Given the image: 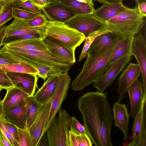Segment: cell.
Returning a JSON list of instances; mask_svg holds the SVG:
<instances>
[{"label": "cell", "instance_id": "cell-1", "mask_svg": "<svg viewBox=\"0 0 146 146\" xmlns=\"http://www.w3.org/2000/svg\"><path fill=\"white\" fill-rule=\"evenodd\" d=\"M78 108L92 144L112 146L111 133L113 118L106 94L98 91L88 92L79 98Z\"/></svg>", "mask_w": 146, "mask_h": 146}, {"label": "cell", "instance_id": "cell-2", "mask_svg": "<svg viewBox=\"0 0 146 146\" xmlns=\"http://www.w3.org/2000/svg\"><path fill=\"white\" fill-rule=\"evenodd\" d=\"M0 50L8 57L19 62L30 64L35 63L51 67L59 74L68 71L73 65L53 55L49 50H28L5 45Z\"/></svg>", "mask_w": 146, "mask_h": 146}, {"label": "cell", "instance_id": "cell-3", "mask_svg": "<svg viewBox=\"0 0 146 146\" xmlns=\"http://www.w3.org/2000/svg\"><path fill=\"white\" fill-rule=\"evenodd\" d=\"M116 44L99 53L87 55L82 71L71 84L73 90H83L96 82L109 69L108 63Z\"/></svg>", "mask_w": 146, "mask_h": 146}, {"label": "cell", "instance_id": "cell-4", "mask_svg": "<svg viewBox=\"0 0 146 146\" xmlns=\"http://www.w3.org/2000/svg\"><path fill=\"white\" fill-rule=\"evenodd\" d=\"M145 17L140 14L137 7H127L106 23L109 31L122 37H134L143 27Z\"/></svg>", "mask_w": 146, "mask_h": 146}, {"label": "cell", "instance_id": "cell-5", "mask_svg": "<svg viewBox=\"0 0 146 146\" xmlns=\"http://www.w3.org/2000/svg\"><path fill=\"white\" fill-rule=\"evenodd\" d=\"M46 36L54 38L75 52L84 40L82 33L67 26L65 23L48 21L45 25Z\"/></svg>", "mask_w": 146, "mask_h": 146}, {"label": "cell", "instance_id": "cell-6", "mask_svg": "<svg viewBox=\"0 0 146 146\" xmlns=\"http://www.w3.org/2000/svg\"><path fill=\"white\" fill-rule=\"evenodd\" d=\"M58 116L47 129L49 146H69L68 136L71 117L65 110L60 109Z\"/></svg>", "mask_w": 146, "mask_h": 146}, {"label": "cell", "instance_id": "cell-7", "mask_svg": "<svg viewBox=\"0 0 146 146\" xmlns=\"http://www.w3.org/2000/svg\"><path fill=\"white\" fill-rule=\"evenodd\" d=\"M65 23L83 34L85 38L95 33L108 31L106 22L99 20L93 14L76 15Z\"/></svg>", "mask_w": 146, "mask_h": 146}, {"label": "cell", "instance_id": "cell-8", "mask_svg": "<svg viewBox=\"0 0 146 146\" xmlns=\"http://www.w3.org/2000/svg\"><path fill=\"white\" fill-rule=\"evenodd\" d=\"M71 78L68 71L58 74V83L51 97V105L50 114L45 127L46 132L50 124L58 112L63 101L66 99Z\"/></svg>", "mask_w": 146, "mask_h": 146}, {"label": "cell", "instance_id": "cell-9", "mask_svg": "<svg viewBox=\"0 0 146 146\" xmlns=\"http://www.w3.org/2000/svg\"><path fill=\"white\" fill-rule=\"evenodd\" d=\"M131 55H125L115 62L109 69L97 80L94 82V86L98 91L103 92L112 83L125 67L129 62Z\"/></svg>", "mask_w": 146, "mask_h": 146}, {"label": "cell", "instance_id": "cell-10", "mask_svg": "<svg viewBox=\"0 0 146 146\" xmlns=\"http://www.w3.org/2000/svg\"><path fill=\"white\" fill-rule=\"evenodd\" d=\"M131 54L135 57L141 71L143 94H146V41L140 32L133 38Z\"/></svg>", "mask_w": 146, "mask_h": 146}, {"label": "cell", "instance_id": "cell-11", "mask_svg": "<svg viewBox=\"0 0 146 146\" xmlns=\"http://www.w3.org/2000/svg\"><path fill=\"white\" fill-rule=\"evenodd\" d=\"M29 98L4 111L1 118L17 128L22 129H28L27 111Z\"/></svg>", "mask_w": 146, "mask_h": 146}, {"label": "cell", "instance_id": "cell-12", "mask_svg": "<svg viewBox=\"0 0 146 146\" xmlns=\"http://www.w3.org/2000/svg\"><path fill=\"white\" fill-rule=\"evenodd\" d=\"M51 98L42 106L35 120L29 130L31 135L33 146L37 145L42 135L46 133L45 127L51 110Z\"/></svg>", "mask_w": 146, "mask_h": 146}, {"label": "cell", "instance_id": "cell-13", "mask_svg": "<svg viewBox=\"0 0 146 146\" xmlns=\"http://www.w3.org/2000/svg\"><path fill=\"white\" fill-rule=\"evenodd\" d=\"M6 73L15 87L27 93L30 96L34 95L38 78L37 76L17 72Z\"/></svg>", "mask_w": 146, "mask_h": 146}, {"label": "cell", "instance_id": "cell-14", "mask_svg": "<svg viewBox=\"0 0 146 146\" xmlns=\"http://www.w3.org/2000/svg\"><path fill=\"white\" fill-rule=\"evenodd\" d=\"M41 9L50 21L65 23L77 15L68 7L59 2L50 3Z\"/></svg>", "mask_w": 146, "mask_h": 146}, {"label": "cell", "instance_id": "cell-15", "mask_svg": "<svg viewBox=\"0 0 146 146\" xmlns=\"http://www.w3.org/2000/svg\"><path fill=\"white\" fill-rule=\"evenodd\" d=\"M141 74L138 64L130 63L120 76L118 79V89L117 92L119 94L117 102L119 103L125 96L128 87Z\"/></svg>", "mask_w": 146, "mask_h": 146}, {"label": "cell", "instance_id": "cell-16", "mask_svg": "<svg viewBox=\"0 0 146 146\" xmlns=\"http://www.w3.org/2000/svg\"><path fill=\"white\" fill-rule=\"evenodd\" d=\"M122 37L110 31L98 36L91 44L88 55L96 54L106 50L116 44Z\"/></svg>", "mask_w": 146, "mask_h": 146}, {"label": "cell", "instance_id": "cell-17", "mask_svg": "<svg viewBox=\"0 0 146 146\" xmlns=\"http://www.w3.org/2000/svg\"><path fill=\"white\" fill-rule=\"evenodd\" d=\"M42 40L47 46L48 49L53 55L73 64L75 63V52L52 38L45 36Z\"/></svg>", "mask_w": 146, "mask_h": 146}, {"label": "cell", "instance_id": "cell-18", "mask_svg": "<svg viewBox=\"0 0 146 146\" xmlns=\"http://www.w3.org/2000/svg\"><path fill=\"white\" fill-rule=\"evenodd\" d=\"M127 92L129 94L130 102V116L134 118L143 103V91L142 83L138 79L136 80L128 87Z\"/></svg>", "mask_w": 146, "mask_h": 146}, {"label": "cell", "instance_id": "cell-19", "mask_svg": "<svg viewBox=\"0 0 146 146\" xmlns=\"http://www.w3.org/2000/svg\"><path fill=\"white\" fill-rule=\"evenodd\" d=\"M114 126L118 127L123 132L124 140L128 137V125L129 116L126 105L117 102H115L113 108Z\"/></svg>", "mask_w": 146, "mask_h": 146}, {"label": "cell", "instance_id": "cell-20", "mask_svg": "<svg viewBox=\"0 0 146 146\" xmlns=\"http://www.w3.org/2000/svg\"><path fill=\"white\" fill-rule=\"evenodd\" d=\"M27 21L18 18H14L11 23L7 25L5 37L45 32V26L40 27H31L28 25Z\"/></svg>", "mask_w": 146, "mask_h": 146}, {"label": "cell", "instance_id": "cell-21", "mask_svg": "<svg viewBox=\"0 0 146 146\" xmlns=\"http://www.w3.org/2000/svg\"><path fill=\"white\" fill-rule=\"evenodd\" d=\"M58 74L52 75L48 77L42 86L33 96L37 102L42 105L50 98L57 86Z\"/></svg>", "mask_w": 146, "mask_h": 146}, {"label": "cell", "instance_id": "cell-22", "mask_svg": "<svg viewBox=\"0 0 146 146\" xmlns=\"http://www.w3.org/2000/svg\"><path fill=\"white\" fill-rule=\"evenodd\" d=\"M127 8L123 4L122 2L104 4L98 9H94L93 15L99 20L106 22Z\"/></svg>", "mask_w": 146, "mask_h": 146}, {"label": "cell", "instance_id": "cell-23", "mask_svg": "<svg viewBox=\"0 0 146 146\" xmlns=\"http://www.w3.org/2000/svg\"><path fill=\"white\" fill-rule=\"evenodd\" d=\"M133 38L131 36L123 37L118 41L108 61V65L110 68L115 62L122 56L127 54L131 55Z\"/></svg>", "mask_w": 146, "mask_h": 146}, {"label": "cell", "instance_id": "cell-24", "mask_svg": "<svg viewBox=\"0 0 146 146\" xmlns=\"http://www.w3.org/2000/svg\"><path fill=\"white\" fill-rule=\"evenodd\" d=\"M6 90V94L2 101L3 112L30 97L27 93L15 86Z\"/></svg>", "mask_w": 146, "mask_h": 146}, {"label": "cell", "instance_id": "cell-25", "mask_svg": "<svg viewBox=\"0 0 146 146\" xmlns=\"http://www.w3.org/2000/svg\"><path fill=\"white\" fill-rule=\"evenodd\" d=\"M146 101V94H143V103L135 115L132 128V140L128 146H140V138L142 127L143 107Z\"/></svg>", "mask_w": 146, "mask_h": 146}, {"label": "cell", "instance_id": "cell-26", "mask_svg": "<svg viewBox=\"0 0 146 146\" xmlns=\"http://www.w3.org/2000/svg\"><path fill=\"white\" fill-rule=\"evenodd\" d=\"M8 46L40 51L48 50L42 39H29L10 43L6 44Z\"/></svg>", "mask_w": 146, "mask_h": 146}, {"label": "cell", "instance_id": "cell-27", "mask_svg": "<svg viewBox=\"0 0 146 146\" xmlns=\"http://www.w3.org/2000/svg\"><path fill=\"white\" fill-rule=\"evenodd\" d=\"M0 68L6 72H17L29 74L38 77V71L34 67L26 63L20 62L7 65H0Z\"/></svg>", "mask_w": 146, "mask_h": 146}, {"label": "cell", "instance_id": "cell-28", "mask_svg": "<svg viewBox=\"0 0 146 146\" xmlns=\"http://www.w3.org/2000/svg\"><path fill=\"white\" fill-rule=\"evenodd\" d=\"M60 3L72 10L77 15L93 14L94 7L84 3L76 0H60Z\"/></svg>", "mask_w": 146, "mask_h": 146}, {"label": "cell", "instance_id": "cell-29", "mask_svg": "<svg viewBox=\"0 0 146 146\" xmlns=\"http://www.w3.org/2000/svg\"><path fill=\"white\" fill-rule=\"evenodd\" d=\"M42 106L37 102L33 96L29 97L27 111V126L29 130L37 117Z\"/></svg>", "mask_w": 146, "mask_h": 146}, {"label": "cell", "instance_id": "cell-30", "mask_svg": "<svg viewBox=\"0 0 146 146\" xmlns=\"http://www.w3.org/2000/svg\"><path fill=\"white\" fill-rule=\"evenodd\" d=\"M68 139L69 146H92V143L87 134L69 130Z\"/></svg>", "mask_w": 146, "mask_h": 146}, {"label": "cell", "instance_id": "cell-31", "mask_svg": "<svg viewBox=\"0 0 146 146\" xmlns=\"http://www.w3.org/2000/svg\"><path fill=\"white\" fill-rule=\"evenodd\" d=\"M45 36L44 32L5 37L2 44L5 45L13 42L29 39H42Z\"/></svg>", "mask_w": 146, "mask_h": 146}, {"label": "cell", "instance_id": "cell-32", "mask_svg": "<svg viewBox=\"0 0 146 146\" xmlns=\"http://www.w3.org/2000/svg\"><path fill=\"white\" fill-rule=\"evenodd\" d=\"M13 14L14 18H18L27 21L38 15L23 8L13 7Z\"/></svg>", "mask_w": 146, "mask_h": 146}, {"label": "cell", "instance_id": "cell-33", "mask_svg": "<svg viewBox=\"0 0 146 146\" xmlns=\"http://www.w3.org/2000/svg\"><path fill=\"white\" fill-rule=\"evenodd\" d=\"M19 146H33L32 138L29 130L17 128Z\"/></svg>", "mask_w": 146, "mask_h": 146}, {"label": "cell", "instance_id": "cell-34", "mask_svg": "<svg viewBox=\"0 0 146 146\" xmlns=\"http://www.w3.org/2000/svg\"><path fill=\"white\" fill-rule=\"evenodd\" d=\"M11 5L13 7L23 8L38 14L42 13L41 9L30 1L23 2L21 0H16Z\"/></svg>", "mask_w": 146, "mask_h": 146}, {"label": "cell", "instance_id": "cell-35", "mask_svg": "<svg viewBox=\"0 0 146 146\" xmlns=\"http://www.w3.org/2000/svg\"><path fill=\"white\" fill-rule=\"evenodd\" d=\"M109 31H106L98 32L92 34L85 38V42L82 52L80 55L79 61L82 60L83 59L86 57L88 55V50L93 42L98 36Z\"/></svg>", "mask_w": 146, "mask_h": 146}, {"label": "cell", "instance_id": "cell-36", "mask_svg": "<svg viewBox=\"0 0 146 146\" xmlns=\"http://www.w3.org/2000/svg\"><path fill=\"white\" fill-rule=\"evenodd\" d=\"M48 21L46 16L41 13L31 20L27 21V23L31 27H45Z\"/></svg>", "mask_w": 146, "mask_h": 146}, {"label": "cell", "instance_id": "cell-37", "mask_svg": "<svg viewBox=\"0 0 146 146\" xmlns=\"http://www.w3.org/2000/svg\"><path fill=\"white\" fill-rule=\"evenodd\" d=\"M13 7L11 5L6 7L5 10L0 15V27L8 21L14 18L13 14Z\"/></svg>", "mask_w": 146, "mask_h": 146}, {"label": "cell", "instance_id": "cell-38", "mask_svg": "<svg viewBox=\"0 0 146 146\" xmlns=\"http://www.w3.org/2000/svg\"><path fill=\"white\" fill-rule=\"evenodd\" d=\"M14 86L7 73L0 68V87L7 90Z\"/></svg>", "mask_w": 146, "mask_h": 146}, {"label": "cell", "instance_id": "cell-39", "mask_svg": "<svg viewBox=\"0 0 146 146\" xmlns=\"http://www.w3.org/2000/svg\"><path fill=\"white\" fill-rule=\"evenodd\" d=\"M146 101L144 103L142 123L141 132L140 146H146Z\"/></svg>", "mask_w": 146, "mask_h": 146}, {"label": "cell", "instance_id": "cell-40", "mask_svg": "<svg viewBox=\"0 0 146 146\" xmlns=\"http://www.w3.org/2000/svg\"><path fill=\"white\" fill-rule=\"evenodd\" d=\"M70 127L71 130L84 134H87L84 126L82 125L74 117H71Z\"/></svg>", "mask_w": 146, "mask_h": 146}, {"label": "cell", "instance_id": "cell-41", "mask_svg": "<svg viewBox=\"0 0 146 146\" xmlns=\"http://www.w3.org/2000/svg\"><path fill=\"white\" fill-rule=\"evenodd\" d=\"M0 130L3 135L7 139L12 146H19L17 141L6 129L3 121L0 118Z\"/></svg>", "mask_w": 146, "mask_h": 146}, {"label": "cell", "instance_id": "cell-42", "mask_svg": "<svg viewBox=\"0 0 146 146\" xmlns=\"http://www.w3.org/2000/svg\"><path fill=\"white\" fill-rule=\"evenodd\" d=\"M0 118L3 121L4 126L7 130L18 143L17 127L13 124L3 119L1 117Z\"/></svg>", "mask_w": 146, "mask_h": 146}, {"label": "cell", "instance_id": "cell-43", "mask_svg": "<svg viewBox=\"0 0 146 146\" xmlns=\"http://www.w3.org/2000/svg\"><path fill=\"white\" fill-rule=\"evenodd\" d=\"M20 62L11 58L0 50V65H4Z\"/></svg>", "mask_w": 146, "mask_h": 146}, {"label": "cell", "instance_id": "cell-44", "mask_svg": "<svg viewBox=\"0 0 146 146\" xmlns=\"http://www.w3.org/2000/svg\"><path fill=\"white\" fill-rule=\"evenodd\" d=\"M29 1L41 9L48 5L50 3V0H30Z\"/></svg>", "mask_w": 146, "mask_h": 146}, {"label": "cell", "instance_id": "cell-45", "mask_svg": "<svg viewBox=\"0 0 146 146\" xmlns=\"http://www.w3.org/2000/svg\"><path fill=\"white\" fill-rule=\"evenodd\" d=\"M137 5V7L140 14L145 17H146V2L141 3Z\"/></svg>", "mask_w": 146, "mask_h": 146}, {"label": "cell", "instance_id": "cell-46", "mask_svg": "<svg viewBox=\"0 0 146 146\" xmlns=\"http://www.w3.org/2000/svg\"><path fill=\"white\" fill-rule=\"evenodd\" d=\"M0 146H12L9 140L0 130Z\"/></svg>", "mask_w": 146, "mask_h": 146}, {"label": "cell", "instance_id": "cell-47", "mask_svg": "<svg viewBox=\"0 0 146 146\" xmlns=\"http://www.w3.org/2000/svg\"><path fill=\"white\" fill-rule=\"evenodd\" d=\"M36 146H49L47 137L44 134L39 141Z\"/></svg>", "mask_w": 146, "mask_h": 146}, {"label": "cell", "instance_id": "cell-48", "mask_svg": "<svg viewBox=\"0 0 146 146\" xmlns=\"http://www.w3.org/2000/svg\"><path fill=\"white\" fill-rule=\"evenodd\" d=\"M7 25L0 27V47L3 45V42L6 33Z\"/></svg>", "mask_w": 146, "mask_h": 146}, {"label": "cell", "instance_id": "cell-49", "mask_svg": "<svg viewBox=\"0 0 146 146\" xmlns=\"http://www.w3.org/2000/svg\"><path fill=\"white\" fill-rule=\"evenodd\" d=\"M96 1L101 3L104 4H109L117 3L119 1V0H95Z\"/></svg>", "mask_w": 146, "mask_h": 146}, {"label": "cell", "instance_id": "cell-50", "mask_svg": "<svg viewBox=\"0 0 146 146\" xmlns=\"http://www.w3.org/2000/svg\"><path fill=\"white\" fill-rule=\"evenodd\" d=\"M78 1L86 3L92 7H94V4L92 0H76Z\"/></svg>", "mask_w": 146, "mask_h": 146}, {"label": "cell", "instance_id": "cell-51", "mask_svg": "<svg viewBox=\"0 0 146 146\" xmlns=\"http://www.w3.org/2000/svg\"><path fill=\"white\" fill-rule=\"evenodd\" d=\"M6 6L5 3H0V15L5 10Z\"/></svg>", "mask_w": 146, "mask_h": 146}, {"label": "cell", "instance_id": "cell-52", "mask_svg": "<svg viewBox=\"0 0 146 146\" xmlns=\"http://www.w3.org/2000/svg\"><path fill=\"white\" fill-rule=\"evenodd\" d=\"M2 101L0 97V118L2 116L3 113Z\"/></svg>", "mask_w": 146, "mask_h": 146}, {"label": "cell", "instance_id": "cell-53", "mask_svg": "<svg viewBox=\"0 0 146 146\" xmlns=\"http://www.w3.org/2000/svg\"><path fill=\"white\" fill-rule=\"evenodd\" d=\"M16 0H6V2H5L6 7L11 5L13 2Z\"/></svg>", "mask_w": 146, "mask_h": 146}, {"label": "cell", "instance_id": "cell-54", "mask_svg": "<svg viewBox=\"0 0 146 146\" xmlns=\"http://www.w3.org/2000/svg\"><path fill=\"white\" fill-rule=\"evenodd\" d=\"M136 3L137 5L143 2H146V0H135Z\"/></svg>", "mask_w": 146, "mask_h": 146}, {"label": "cell", "instance_id": "cell-55", "mask_svg": "<svg viewBox=\"0 0 146 146\" xmlns=\"http://www.w3.org/2000/svg\"><path fill=\"white\" fill-rule=\"evenodd\" d=\"M60 0H50V3L59 2Z\"/></svg>", "mask_w": 146, "mask_h": 146}, {"label": "cell", "instance_id": "cell-56", "mask_svg": "<svg viewBox=\"0 0 146 146\" xmlns=\"http://www.w3.org/2000/svg\"><path fill=\"white\" fill-rule=\"evenodd\" d=\"M6 0H0V3H5Z\"/></svg>", "mask_w": 146, "mask_h": 146}, {"label": "cell", "instance_id": "cell-57", "mask_svg": "<svg viewBox=\"0 0 146 146\" xmlns=\"http://www.w3.org/2000/svg\"><path fill=\"white\" fill-rule=\"evenodd\" d=\"M3 89V88L0 87V93Z\"/></svg>", "mask_w": 146, "mask_h": 146}, {"label": "cell", "instance_id": "cell-58", "mask_svg": "<svg viewBox=\"0 0 146 146\" xmlns=\"http://www.w3.org/2000/svg\"><path fill=\"white\" fill-rule=\"evenodd\" d=\"M30 0H21V1L23 2H25L28 1H29Z\"/></svg>", "mask_w": 146, "mask_h": 146}, {"label": "cell", "instance_id": "cell-59", "mask_svg": "<svg viewBox=\"0 0 146 146\" xmlns=\"http://www.w3.org/2000/svg\"><path fill=\"white\" fill-rule=\"evenodd\" d=\"M123 0H119V1L122 2Z\"/></svg>", "mask_w": 146, "mask_h": 146}]
</instances>
